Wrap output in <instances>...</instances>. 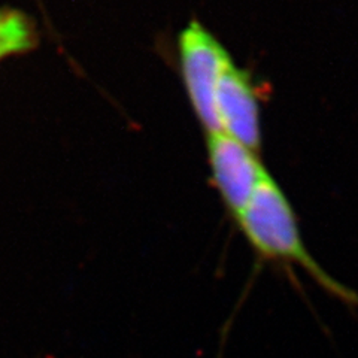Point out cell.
<instances>
[{
	"instance_id": "cell-1",
	"label": "cell",
	"mask_w": 358,
	"mask_h": 358,
	"mask_svg": "<svg viewBox=\"0 0 358 358\" xmlns=\"http://www.w3.org/2000/svg\"><path fill=\"white\" fill-rule=\"evenodd\" d=\"M243 238L262 263L305 271L320 288L350 308H358V294L330 276L313 259L301 239L296 212L275 179L267 175L250 203L234 218Z\"/></svg>"
},
{
	"instance_id": "cell-2",
	"label": "cell",
	"mask_w": 358,
	"mask_h": 358,
	"mask_svg": "<svg viewBox=\"0 0 358 358\" xmlns=\"http://www.w3.org/2000/svg\"><path fill=\"white\" fill-rule=\"evenodd\" d=\"M233 62L226 47L193 20L179 35V63L182 81L201 127L206 134L220 133L215 94L220 78Z\"/></svg>"
},
{
	"instance_id": "cell-3",
	"label": "cell",
	"mask_w": 358,
	"mask_h": 358,
	"mask_svg": "<svg viewBox=\"0 0 358 358\" xmlns=\"http://www.w3.org/2000/svg\"><path fill=\"white\" fill-rule=\"evenodd\" d=\"M208 154L217 192L234 220L268 172L259 154L222 131L208 134Z\"/></svg>"
},
{
	"instance_id": "cell-4",
	"label": "cell",
	"mask_w": 358,
	"mask_h": 358,
	"mask_svg": "<svg viewBox=\"0 0 358 358\" xmlns=\"http://www.w3.org/2000/svg\"><path fill=\"white\" fill-rule=\"evenodd\" d=\"M215 108L222 133L260 155L262 122L259 92L250 72L230 62L224 69L215 94Z\"/></svg>"
},
{
	"instance_id": "cell-5",
	"label": "cell",
	"mask_w": 358,
	"mask_h": 358,
	"mask_svg": "<svg viewBox=\"0 0 358 358\" xmlns=\"http://www.w3.org/2000/svg\"><path fill=\"white\" fill-rule=\"evenodd\" d=\"M35 43V33L24 15L15 10L0 13V59L26 51Z\"/></svg>"
}]
</instances>
